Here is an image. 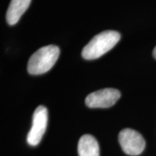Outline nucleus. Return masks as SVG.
I'll list each match as a JSON object with an SVG mask.
<instances>
[{"label":"nucleus","mask_w":156,"mask_h":156,"mask_svg":"<svg viewBox=\"0 0 156 156\" xmlns=\"http://www.w3.org/2000/svg\"><path fill=\"white\" fill-rule=\"evenodd\" d=\"M121 39L115 30H105L95 35L83 49L82 56L86 60H94L112 50Z\"/></svg>","instance_id":"1"},{"label":"nucleus","mask_w":156,"mask_h":156,"mask_svg":"<svg viewBox=\"0 0 156 156\" xmlns=\"http://www.w3.org/2000/svg\"><path fill=\"white\" fill-rule=\"evenodd\" d=\"M59 55L60 49L56 45L50 44L40 48L29 59V74L37 76L48 72L55 65Z\"/></svg>","instance_id":"2"},{"label":"nucleus","mask_w":156,"mask_h":156,"mask_svg":"<svg viewBox=\"0 0 156 156\" xmlns=\"http://www.w3.org/2000/svg\"><path fill=\"white\" fill-rule=\"evenodd\" d=\"M118 139L123 152L128 155H139L145 148V140L134 129L125 128L122 130Z\"/></svg>","instance_id":"3"},{"label":"nucleus","mask_w":156,"mask_h":156,"mask_svg":"<svg viewBox=\"0 0 156 156\" xmlns=\"http://www.w3.org/2000/svg\"><path fill=\"white\" fill-rule=\"evenodd\" d=\"M48 123V109L44 106H38L34 111L32 126L27 135L29 145H38L43 138Z\"/></svg>","instance_id":"4"},{"label":"nucleus","mask_w":156,"mask_h":156,"mask_svg":"<svg viewBox=\"0 0 156 156\" xmlns=\"http://www.w3.org/2000/svg\"><path fill=\"white\" fill-rule=\"evenodd\" d=\"M121 92L115 89H103L90 93L85 99L86 105L91 108H106L116 103Z\"/></svg>","instance_id":"5"},{"label":"nucleus","mask_w":156,"mask_h":156,"mask_svg":"<svg viewBox=\"0 0 156 156\" xmlns=\"http://www.w3.org/2000/svg\"><path fill=\"white\" fill-rule=\"evenodd\" d=\"M31 0H11L6 11V21L10 25H15L23 14L27 11Z\"/></svg>","instance_id":"6"},{"label":"nucleus","mask_w":156,"mask_h":156,"mask_svg":"<svg viewBox=\"0 0 156 156\" xmlns=\"http://www.w3.org/2000/svg\"><path fill=\"white\" fill-rule=\"evenodd\" d=\"M77 150L79 156H100L99 144L90 134H84L80 138Z\"/></svg>","instance_id":"7"},{"label":"nucleus","mask_w":156,"mask_h":156,"mask_svg":"<svg viewBox=\"0 0 156 156\" xmlns=\"http://www.w3.org/2000/svg\"><path fill=\"white\" fill-rule=\"evenodd\" d=\"M153 56H154V57L156 59V46L155 48L154 49V51H153Z\"/></svg>","instance_id":"8"}]
</instances>
